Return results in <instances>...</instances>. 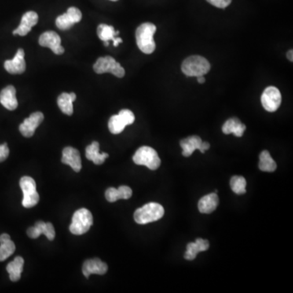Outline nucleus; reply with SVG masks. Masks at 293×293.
<instances>
[{"label":"nucleus","instance_id":"1a4fd4ad","mask_svg":"<svg viewBox=\"0 0 293 293\" xmlns=\"http://www.w3.org/2000/svg\"><path fill=\"white\" fill-rule=\"evenodd\" d=\"M261 100L263 108L266 111L275 112L281 104V93L275 86H268L261 95Z\"/></svg>","mask_w":293,"mask_h":293},{"label":"nucleus","instance_id":"0eeeda50","mask_svg":"<svg viewBox=\"0 0 293 293\" xmlns=\"http://www.w3.org/2000/svg\"><path fill=\"white\" fill-rule=\"evenodd\" d=\"M93 70L98 74L110 73L117 78H123L125 76V70L120 63L116 61L112 56L100 57L96 60Z\"/></svg>","mask_w":293,"mask_h":293},{"label":"nucleus","instance_id":"e433bc0d","mask_svg":"<svg viewBox=\"0 0 293 293\" xmlns=\"http://www.w3.org/2000/svg\"><path fill=\"white\" fill-rule=\"evenodd\" d=\"M293 52L292 50H290L289 52H287V57L290 61H293Z\"/></svg>","mask_w":293,"mask_h":293},{"label":"nucleus","instance_id":"5701e85b","mask_svg":"<svg viewBox=\"0 0 293 293\" xmlns=\"http://www.w3.org/2000/svg\"><path fill=\"white\" fill-rule=\"evenodd\" d=\"M201 143V139L196 136H190L181 140L180 146L183 148V155L186 157L192 156L195 150L199 149Z\"/></svg>","mask_w":293,"mask_h":293},{"label":"nucleus","instance_id":"9d476101","mask_svg":"<svg viewBox=\"0 0 293 293\" xmlns=\"http://www.w3.org/2000/svg\"><path fill=\"white\" fill-rule=\"evenodd\" d=\"M82 17L81 11L75 7H71L66 13L60 15L56 18V25L60 30H70L74 24L81 21Z\"/></svg>","mask_w":293,"mask_h":293},{"label":"nucleus","instance_id":"dca6fc26","mask_svg":"<svg viewBox=\"0 0 293 293\" xmlns=\"http://www.w3.org/2000/svg\"><path fill=\"white\" fill-rule=\"evenodd\" d=\"M38 21V15L36 12L30 11L27 12L22 16L20 25L13 31V34H19L20 36H26L32 30L34 26H36Z\"/></svg>","mask_w":293,"mask_h":293},{"label":"nucleus","instance_id":"6ab92c4d","mask_svg":"<svg viewBox=\"0 0 293 293\" xmlns=\"http://www.w3.org/2000/svg\"><path fill=\"white\" fill-rule=\"evenodd\" d=\"M219 199L217 193L205 195L198 202V210L201 214H211L217 209Z\"/></svg>","mask_w":293,"mask_h":293},{"label":"nucleus","instance_id":"a211bd4d","mask_svg":"<svg viewBox=\"0 0 293 293\" xmlns=\"http://www.w3.org/2000/svg\"><path fill=\"white\" fill-rule=\"evenodd\" d=\"M16 91L13 86H8L0 92V103L7 109H16L18 106V101L16 100Z\"/></svg>","mask_w":293,"mask_h":293},{"label":"nucleus","instance_id":"ea45409f","mask_svg":"<svg viewBox=\"0 0 293 293\" xmlns=\"http://www.w3.org/2000/svg\"><path fill=\"white\" fill-rule=\"evenodd\" d=\"M111 1H114V2H115V1H118V0H111Z\"/></svg>","mask_w":293,"mask_h":293},{"label":"nucleus","instance_id":"58836bf2","mask_svg":"<svg viewBox=\"0 0 293 293\" xmlns=\"http://www.w3.org/2000/svg\"><path fill=\"white\" fill-rule=\"evenodd\" d=\"M104 46L108 47L109 45V41H104Z\"/></svg>","mask_w":293,"mask_h":293},{"label":"nucleus","instance_id":"bb28decb","mask_svg":"<svg viewBox=\"0 0 293 293\" xmlns=\"http://www.w3.org/2000/svg\"><path fill=\"white\" fill-rule=\"evenodd\" d=\"M97 34L98 37L102 41H109V40L112 41L115 36L119 34V31L114 30V26L101 24L98 26Z\"/></svg>","mask_w":293,"mask_h":293},{"label":"nucleus","instance_id":"2f4dec72","mask_svg":"<svg viewBox=\"0 0 293 293\" xmlns=\"http://www.w3.org/2000/svg\"><path fill=\"white\" fill-rule=\"evenodd\" d=\"M212 5L218 8H225L229 6L232 0H207Z\"/></svg>","mask_w":293,"mask_h":293},{"label":"nucleus","instance_id":"473e14b6","mask_svg":"<svg viewBox=\"0 0 293 293\" xmlns=\"http://www.w3.org/2000/svg\"><path fill=\"white\" fill-rule=\"evenodd\" d=\"M8 156H9V148H8V144L6 143L1 144L0 145V162H4Z\"/></svg>","mask_w":293,"mask_h":293},{"label":"nucleus","instance_id":"ddd939ff","mask_svg":"<svg viewBox=\"0 0 293 293\" xmlns=\"http://www.w3.org/2000/svg\"><path fill=\"white\" fill-rule=\"evenodd\" d=\"M43 234L49 240H53L56 236L55 228L51 222H44L42 221H37L35 225L27 230V235L31 239H37Z\"/></svg>","mask_w":293,"mask_h":293},{"label":"nucleus","instance_id":"7c9ffc66","mask_svg":"<svg viewBox=\"0 0 293 293\" xmlns=\"http://www.w3.org/2000/svg\"><path fill=\"white\" fill-rule=\"evenodd\" d=\"M118 190L121 194V199H128L131 197L133 192H132L131 188L127 186H121Z\"/></svg>","mask_w":293,"mask_h":293},{"label":"nucleus","instance_id":"72a5a7b5","mask_svg":"<svg viewBox=\"0 0 293 293\" xmlns=\"http://www.w3.org/2000/svg\"><path fill=\"white\" fill-rule=\"evenodd\" d=\"M195 243H197L198 247H199V251L205 252L208 250L210 247V243L206 239H201V238H198L195 240Z\"/></svg>","mask_w":293,"mask_h":293},{"label":"nucleus","instance_id":"9b49d317","mask_svg":"<svg viewBox=\"0 0 293 293\" xmlns=\"http://www.w3.org/2000/svg\"><path fill=\"white\" fill-rule=\"evenodd\" d=\"M38 42L40 46L50 48L55 54L61 55L64 52V48L61 46V38L54 31H47L41 34Z\"/></svg>","mask_w":293,"mask_h":293},{"label":"nucleus","instance_id":"a878e982","mask_svg":"<svg viewBox=\"0 0 293 293\" xmlns=\"http://www.w3.org/2000/svg\"><path fill=\"white\" fill-rule=\"evenodd\" d=\"M260 170L264 172H274L277 168V165L275 163L273 158L268 151H262L260 154L259 165Z\"/></svg>","mask_w":293,"mask_h":293},{"label":"nucleus","instance_id":"c85d7f7f","mask_svg":"<svg viewBox=\"0 0 293 293\" xmlns=\"http://www.w3.org/2000/svg\"><path fill=\"white\" fill-rule=\"evenodd\" d=\"M199 253H200V251H199L197 243L195 242V243H189L187 246V251H186L185 255H184V258L186 260H188V261H192V260L195 259Z\"/></svg>","mask_w":293,"mask_h":293},{"label":"nucleus","instance_id":"393cba45","mask_svg":"<svg viewBox=\"0 0 293 293\" xmlns=\"http://www.w3.org/2000/svg\"><path fill=\"white\" fill-rule=\"evenodd\" d=\"M23 266H24V259L21 257H15V259L7 265V272L9 274V277L12 282L18 281L20 279L23 272Z\"/></svg>","mask_w":293,"mask_h":293},{"label":"nucleus","instance_id":"7ed1b4c3","mask_svg":"<svg viewBox=\"0 0 293 293\" xmlns=\"http://www.w3.org/2000/svg\"><path fill=\"white\" fill-rule=\"evenodd\" d=\"M164 214L165 210L163 206L157 203H148L134 212V219L138 224L144 225L158 221Z\"/></svg>","mask_w":293,"mask_h":293},{"label":"nucleus","instance_id":"39448f33","mask_svg":"<svg viewBox=\"0 0 293 293\" xmlns=\"http://www.w3.org/2000/svg\"><path fill=\"white\" fill-rule=\"evenodd\" d=\"M93 225V216L86 209H80L73 215L72 223L70 224V231L74 235H81L90 230Z\"/></svg>","mask_w":293,"mask_h":293},{"label":"nucleus","instance_id":"4be33fe9","mask_svg":"<svg viewBox=\"0 0 293 293\" xmlns=\"http://www.w3.org/2000/svg\"><path fill=\"white\" fill-rule=\"evenodd\" d=\"M16 250L14 242L11 240L10 235L2 234L0 235V261L8 259L14 254Z\"/></svg>","mask_w":293,"mask_h":293},{"label":"nucleus","instance_id":"2eb2a0df","mask_svg":"<svg viewBox=\"0 0 293 293\" xmlns=\"http://www.w3.org/2000/svg\"><path fill=\"white\" fill-rule=\"evenodd\" d=\"M61 162L71 166L75 172H79L82 170V160L80 152L76 148L72 147L64 148L62 152Z\"/></svg>","mask_w":293,"mask_h":293},{"label":"nucleus","instance_id":"4c0bfd02","mask_svg":"<svg viewBox=\"0 0 293 293\" xmlns=\"http://www.w3.org/2000/svg\"><path fill=\"white\" fill-rule=\"evenodd\" d=\"M197 82L200 84L205 83L206 82V78H204V76L197 77Z\"/></svg>","mask_w":293,"mask_h":293},{"label":"nucleus","instance_id":"20e7f679","mask_svg":"<svg viewBox=\"0 0 293 293\" xmlns=\"http://www.w3.org/2000/svg\"><path fill=\"white\" fill-rule=\"evenodd\" d=\"M133 161L138 166H144L152 170H157L161 166V159L156 150L148 146L139 148L133 156Z\"/></svg>","mask_w":293,"mask_h":293},{"label":"nucleus","instance_id":"f8f14e48","mask_svg":"<svg viewBox=\"0 0 293 293\" xmlns=\"http://www.w3.org/2000/svg\"><path fill=\"white\" fill-rule=\"evenodd\" d=\"M43 119L44 115L42 112H36L31 114L28 118L25 119L23 123L20 124L19 126V130L22 136L26 138L32 137Z\"/></svg>","mask_w":293,"mask_h":293},{"label":"nucleus","instance_id":"4468645a","mask_svg":"<svg viewBox=\"0 0 293 293\" xmlns=\"http://www.w3.org/2000/svg\"><path fill=\"white\" fill-rule=\"evenodd\" d=\"M4 68L9 74H23L26 71V69L25 51L22 48L18 49L13 59L4 62Z\"/></svg>","mask_w":293,"mask_h":293},{"label":"nucleus","instance_id":"f3484780","mask_svg":"<svg viewBox=\"0 0 293 293\" xmlns=\"http://www.w3.org/2000/svg\"><path fill=\"white\" fill-rule=\"evenodd\" d=\"M108 272V265L99 258H92L84 261L82 265V273L88 279L92 274L103 275Z\"/></svg>","mask_w":293,"mask_h":293},{"label":"nucleus","instance_id":"f257e3e1","mask_svg":"<svg viewBox=\"0 0 293 293\" xmlns=\"http://www.w3.org/2000/svg\"><path fill=\"white\" fill-rule=\"evenodd\" d=\"M156 27L152 23H144L136 30V37L138 48L145 54H152L156 49V43L154 41V34Z\"/></svg>","mask_w":293,"mask_h":293},{"label":"nucleus","instance_id":"c9c22d12","mask_svg":"<svg viewBox=\"0 0 293 293\" xmlns=\"http://www.w3.org/2000/svg\"><path fill=\"white\" fill-rule=\"evenodd\" d=\"M112 42H114V47H118V44L122 43V39L121 38H114Z\"/></svg>","mask_w":293,"mask_h":293},{"label":"nucleus","instance_id":"f03ea898","mask_svg":"<svg viewBox=\"0 0 293 293\" xmlns=\"http://www.w3.org/2000/svg\"><path fill=\"white\" fill-rule=\"evenodd\" d=\"M210 68V62L200 56H189L182 64V71L188 77L204 76Z\"/></svg>","mask_w":293,"mask_h":293},{"label":"nucleus","instance_id":"cd10ccee","mask_svg":"<svg viewBox=\"0 0 293 293\" xmlns=\"http://www.w3.org/2000/svg\"><path fill=\"white\" fill-rule=\"evenodd\" d=\"M230 185H231V188H232V191L235 194L242 195V194H244L246 192V185H247V184H246L245 178L242 177V176H233L231 178Z\"/></svg>","mask_w":293,"mask_h":293},{"label":"nucleus","instance_id":"b1692460","mask_svg":"<svg viewBox=\"0 0 293 293\" xmlns=\"http://www.w3.org/2000/svg\"><path fill=\"white\" fill-rule=\"evenodd\" d=\"M77 96L75 93H62L57 99V104L59 108L68 116H71L74 112L73 103L76 100Z\"/></svg>","mask_w":293,"mask_h":293},{"label":"nucleus","instance_id":"f704fd0d","mask_svg":"<svg viewBox=\"0 0 293 293\" xmlns=\"http://www.w3.org/2000/svg\"><path fill=\"white\" fill-rule=\"evenodd\" d=\"M210 148V144L208 143V142H203L202 141L201 145L199 147V151L204 153V152L207 151L209 148Z\"/></svg>","mask_w":293,"mask_h":293},{"label":"nucleus","instance_id":"aec40b11","mask_svg":"<svg viewBox=\"0 0 293 293\" xmlns=\"http://www.w3.org/2000/svg\"><path fill=\"white\" fill-rule=\"evenodd\" d=\"M86 157L97 166H100L104 163L106 158L108 157V154L105 152L100 153V144L98 142L94 141L86 147Z\"/></svg>","mask_w":293,"mask_h":293},{"label":"nucleus","instance_id":"423d86ee","mask_svg":"<svg viewBox=\"0 0 293 293\" xmlns=\"http://www.w3.org/2000/svg\"><path fill=\"white\" fill-rule=\"evenodd\" d=\"M20 187L23 192L22 206L25 208H32L39 201V195L36 190V183L29 176L22 177L20 180Z\"/></svg>","mask_w":293,"mask_h":293},{"label":"nucleus","instance_id":"c756f323","mask_svg":"<svg viewBox=\"0 0 293 293\" xmlns=\"http://www.w3.org/2000/svg\"><path fill=\"white\" fill-rule=\"evenodd\" d=\"M105 198L108 202H116L121 199V194L119 190L114 188H109L105 192Z\"/></svg>","mask_w":293,"mask_h":293},{"label":"nucleus","instance_id":"412c9836","mask_svg":"<svg viewBox=\"0 0 293 293\" xmlns=\"http://www.w3.org/2000/svg\"><path fill=\"white\" fill-rule=\"evenodd\" d=\"M246 126L238 118H230L222 126V132L225 134H234L236 137H241L245 131Z\"/></svg>","mask_w":293,"mask_h":293},{"label":"nucleus","instance_id":"6e6552de","mask_svg":"<svg viewBox=\"0 0 293 293\" xmlns=\"http://www.w3.org/2000/svg\"><path fill=\"white\" fill-rule=\"evenodd\" d=\"M136 117L129 109H122L118 115L110 118L108 121V129L114 134H121L126 126L134 123Z\"/></svg>","mask_w":293,"mask_h":293}]
</instances>
